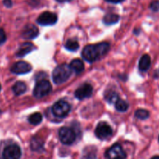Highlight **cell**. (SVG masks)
Here are the masks:
<instances>
[{"label": "cell", "instance_id": "obj_1", "mask_svg": "<svg viewBox=\"0 0 159 159\" xmlns=\"http://www.w3.org/2000/svg\"><path fill=\"white\" fill-rule=\"evenodd\" d=\"M110 45L107 42L89 44L83 48L82 52V57L88 62H94L101 57L105 55L110 51Z\"/></svg>", "mask_w": 159, "mask_h": 159}, {"label": "cell", "instance_id": "obj_2", "mask_svg": "<svg viewBox=\"0 0 159 159\" xmlns=\"http://www.w3.org/2000/svg\"><path fill=\"white\" fill-rule=\"evenodd\" d=\"M71 74H72V69L70 65H68L67 64H62L58 65L53 71V81L57 85L62 84L69 79Z\"/></svg>", "mask_w": 159, "mask_h": 159}, {"label": "cell", "instance_id": "obj_3", "mask_svg": "<svg viewBox=\"0 0 159 159\" xmlns=\"http://www.w3.org/2000/svg\"><path fill=\"white\" fill-rule=\"evenodd\" d=\"M52 90V86L49 81L40 80L36 83L34 89V96L36 98H43L48 96Z\"/></svg>", "mask_w": 159, "mask_h": 159}, {"label": "cell", "instance_id": "obj_4", "mask_svg": "<svg viewBox=\"0 0 159 159\" xmlns=\"http://www.w3.org/2000/svg\"><path fill=\"white\" fill-rule=\"evenodd\" d=\"M71 106L65 100H58L53 105L52 113L57 117H65L71 111Z\"/></svg>", "mask_w": 159, "mask_h": 159}, {"label": "cell", "instance_id": "obj_5", "mask_svg": "<svg viewBox=\"0 0 159 159\" xmlns=\"http://www.w3.org/2000/svg\"><path fill=\"white\" fill-rule=\"evenodd\" d=\"M59 138L62 144L70 145L75 141L76 134L72 129L63 127L59 130Z\"/></svg>", "mask_w": 159, "mask_h": 159}, {"label": "cell", "instance_id": "obj_6", "mask_svg": "<svg viewBox=\"0 0 159 159\" xmlns=\"http://www.w3.org/2000/svg\"><path fill=\"white\" fill-rule=\"evenodd\" d=\"M106 157L108 159H126L127 154L119 144H115L107 151Z\"/></svg>", "mask_w": 159, "mask_h": 159}, {"label": "cell", "instance_id": "obj_7", "mask_svg": "<svg viewBox=\"0 0 159 159\" xmlns=\"http://www.w3.org/2000/svg\"><path fill=\"white\" fill-rule=\"evenodd\" d=\"M21 155L20 148L17 144H10L3 150L2 159H20Z\"/></svg>", "mask_w": 159, "mask_h": 159}, {"label": "cell", "instance_id": "obj_8", "mask_svg": "<svg viewBox=\"0 0 159 159\" xmlns=\"http://www.w3.org/2000/svg\"><path fill=\"white\" fill-rule=\"evenodd\" d=\"M96 136L101 140H104L110 137L113 134L111 127L106 122H101L96 127L95 130Z\"/></svg>", "mask_w": 159, "mask_h": 159}, {"label": "cell", "instance_id": "obj_9", "mask_svg": "<svg viewBox=\"0 0 159 159\" xmlns=\"http://www.w3.org/2000/svg\"><path fill=\"white\" fill-rule=\"evenodd\" d=\"M57 20V15L51 12H44L40 14L37 20V23L42 26H51L55 24Z\"/></svg>", "mask_w": 159, "mask_h": 159}, {"label": "cell", "instance_id": "obj_10", "mask_svg": "<svg viewBox=\"0 0 159 159\" xmlns=\"http://www.w3.org/2000/svg\"><path fill=\"white\" fill-rule=\"evenodd\" d=\"M93 90V89L90 84L85 83L76 89V91L75 92V96L80 100L86 99L92 96Z\"/></svg>", "mask_w": 159, "mask_h": 159}, {"label": "cell", "instance_id": "obj_11", "mask_svg": "<svg viewBox=\"0 0 159 159\" xmlns=\"http://www.w3.org/2000/svg\"><path fill=\"white\" fill-rule=\"evenodd\" d=\"M32 70V67L26 61H18L14 64L11 68V71L16 75L27 74Z\"/></svg>", "mask_w": 159, "mask_h": 159}, {"label": "cell", "instance_id": "obj_12", "mask_svg": "<svg viewBox=\"0 0 159 159\" xmlns=\"http://www.w3.org/2000/svg\"><path fill=\"white\" fill-rule=\"evenodd\" d=\"M39 34V30L38 28L34 24H29L26 25L24 26L23 30V32H22V37L24 39H34L38 36Z\"/></svg>", "mask_w": 159, "mask_h": 159}, {"label": "cell", "instance_id": "obj_13", "mask_svg": "<svg viewBox=\"0 0 159 159\" xmlns=\"http://www.w3.org/2000/svg\"><path fill=\"white\" fill-rule=\"evenodd\" d=\"M34 49H35V47L34 46L33 43H30V42H26L20 47L18 51L16 52V56L18 57H23L30 53L32 51H34Z\"/></svg>", "mask_w": 159, "mask_h": 159}, {"label": "cell", "instance_id": "obj_14", "mask_svg": "<svg viewBox=\"0 0 159 159\" xmlns=\"http://www.w3.org/2000/svg\"><path fill=\"white\" fill-rule=\"evenodd\" d=\"M151 57L148 54H144L141 57L139 61V70L141 71H146L149 69L151 66Z\"/></svg>", "mask_w": 159, "mask_h": 159}, {"label": "cell", "instance_id": "obj_15", "mask_svg": "<svg viewBox=\"0 0 159 159\" xmlns=\"http://www.w3.org/2000/svg\"><path fill=\"white\" fill-rule=\"evenodd\" d=\"M70 67L71 68L72 71H74L77 75H79L80 73H82L84 71V69H85V65H84L83 61L81 59L78 58L74 59L71 62Z\"/></svg>", "mask_w": 159, "mask_h": 159}, {"label": "cell", "instance_id": "obj_16", "mask_svg": "<svg viewBox=\"0 0 159 159\" xmlns=\"http://www.w3.org/2000/svg\"><path fill=\"white\" fill-rule=\"evenodd\" d=\"M30 148L34 152H39L43 149V141L40 138L34 137L30 142Z\"/></svg>", "mask_w": 159, "mask_h": 159}, {"label": "cell", "instance_id": "obj_17", "mask_svg": "<svg viewBox=\"0 0 159 159\" xmlns=\"http://www.w3.org/2000/svg\"><path fill=\"white\" fill-rule=\"evenodd\" d=\"M12 91L16 96H20L26 91V85L23 82H17L12 86Z\"/></svg>", "mask_w": 159, "mask_h": 159}, {"label": "cell", "instance_id": "obj_18", "mask_svg": "<svg viewBox=\"0 0 159 159\" xmlns=\"http://www.w3.org/2000/svg\"><path fill=\"white\" fill-rule=\"evenodd\" d=\"M120 20V16L117 14L108 13L103 17V23L107 25L115 24Z\"/></svg>", "mask_w": 159, "mask_h": 159}, {"label": "cell", "instance_id": "obj_19", "mask_svg": "<svg viewBox=\"0 0 159 159\" xmlns=\"http://www.w3.org/2000/svg\"><path fill=\"white\" fill-rule=\"evenodd\" d=\"M82 159H96V150L95 148H87L84 150Z\"/></svg>", "mask_w": 159, "mask_h": 159}, {"label": "cell", "instance_id": "obj_20", "mask_svg": "<svg viewBox=\"0 0 159 159\" xmlns=\"http://www.w3.org/2000/svg\"><path fill=\"white\" fill-rule=\"evenodd\" d=\"M42 120H43V116L40 113H35L31 114L28 118V121L30 124H33V125H38L41 123Z\"/></svg>", "mask_w": 159, "mask_h": 159}, {"label": "cell", "instance_id": "obj_21", "mask_svg": "<svg viewBox=\"0 0 159 159\" xmlns=\"http://www.w3.org/2000/svg\"><path fill=\"white\" fill-rule=\"evenodd\" d=\"M65 48L70 51H75L79 48V44L76 40L69 39L65 43Z\"/></svg>", "mask_w": 159, "mask_h": 159}, {"label": "cell", "instance_id": "obj_22", "mask_svg": "<svg viewBox=\"0 0 159 159\" xmlns=\"http://www.w3.org/2000/svg\"><path fill=\"white\" fill-rule=\"evenodd\" d=\"M115 108L119 112H125L128 110L129 105L126 101L119 99L115 102Z\"/></svg>", "mask_w": 159, "mask_h": 159}, {"label": "cell", "instance_id": "obj_23", "mask_svg": "<svg viewBox=\"0 0 159 159\" xmlns=\"http://www.w3.org/2000/svg\"><path fill=\"white\" fill-rule=\"evenodd\" d=\"M105 99H107V102H110V103H115L120 98L119 95H118L117 93H115V92H110V93H107V94L106 95Z\"/></svg>", "mask_w": 159, "mask_h": 159}, {"label": "cell", "instance_id": "obj_24", "mask_svg": "<svg viewBox=\"0 0 159 159\" xmlns=\"http://www.w3.org/2000/svg\"><path fill=\"white\" fill-rule=\"evenodd\" d=\"M135 116L140 120H146L149 117V112L144 109H139L135 112Z\"/></svg>", "mask_w": 159, "mask_h": 159}, {"label": "cell", "instance_id": "obj_25", "mask_svg": "<svg viewBox=\"0 0 159 159\" xmlns=\"http://www.w3.org/2000/svg\"><path fill=\"white\" fill-rule=\"evenodd\" d=\"M150 9L154 12H158L159 11V1H153L150 5Z\"/></svg>", "mask_w": 159, "mask_h": 159}, {"label": "cell", "instance_id": "obj_26", "mask_svg": "<svg viewBox=\"0 0 159 159\" xmlns=\"http://www.w3.org/2000/svg\"><path fill=\"white\" fill-rule=\"evenodd\" d=\"M6 40V35L5 31L2 29H0V45L2 44Z\"/></svg>", "mask_w": 159, "mask_h": 159}, {"label": "cell", "instance_id": "obj_27", "mask_svg": "<svg viewBox=\"0 0 159 159\" xmlns=\"http://www.w3.org/2000/svg\"><path fill=\"white\" fill-rule=\"evenodd\" d=\"M3 4L6 7L11 8L12 6V0H3Z\"/></svg>", "mask_w": 159, "mask_h": 159}, {"label": "cell", "instance_id": "obj_28", "mask_svg": "<svg viewBox=\"0 0 159 159\" xmlns=\"http://www.w3.org/2000/svg\"><path fill=\"white\" fill-rule=\"evenodd\" d=\"M105 1L108 2H112V3H120L124 2V0H105Z\"/></svg>", "mask_w": 159, "mask_h": 159}, {"label": "cell", "instance_id": "obj_29", "mask_svg": "<svg viewBox=\"0 0 159 159\" xmlns=\"http://www.w3.org/2000/svg\"><path fill=\"white\" fill-rule=\"evenodd\" d=\"M58 2H70L71 0H57Z\"/></svg>", "mask_w": 159, "mask_h": 159}, {"label": "cell", "instance_id": "obj_30", "mask_svg": "<svg viewBox=\"0 0 159 159\" xmlns=\"http://www.w3.org/2000/svg\"><path fill=\"white\" fill-rule=\"evenodd\" d=\"M152 159H159V155H157V156H154Z\"/></svg>", "mask_w": 159, "mask_h": 159}, {"label": "cell", "instance_id": "obj_31", "mask_svg": "<svg viewBox=\"0 0 159 159\" xmlns=\"http://www.w3.org/2000/svg\"><path fill=\"white\" fill-rule=\"evenodd\" d=\"M1 89H2V88H1V85H0V90H1Z\"/></svg>", "mask_w": 159, "mask_h": 159}, {"label": "cell", "instance_id": "obj_32", "mask_svg": "<svg viewBox=\"0 0 159 159\" xmlns=\"http://www.w3.org/2000/svg\"><path fill=\"white\" fill-rule=\"evenodd\" d=\"M158 141H159V137H158Z\"/></svg>", "mask_w": 159, "mask_h": 159}]
</instances>
